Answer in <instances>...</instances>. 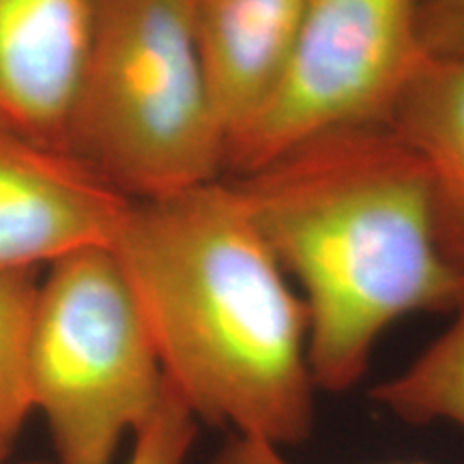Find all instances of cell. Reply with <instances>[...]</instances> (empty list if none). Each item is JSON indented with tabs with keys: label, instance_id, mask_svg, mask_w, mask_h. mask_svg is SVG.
Masks as SVG:
<instances>
[{
	"label": "cell",
	"instance_id": "cell-15",
	"mask_svg": "<svg viewBox=\"0 0 464 464\" xmlns=\"http://www.w3.org/2000/svg\"><path fill=\"white\" fill-rule=\"evenodd\" d=\"M0 464H11L9 462V451L0 450ZM15 464H44V462H15Z\"/></svg>",
	"mask_w": 464,
	"mask_h": 464
},
{
	"label": "cell",
	"instance_id": "cell-11",
	"mask_svg": "<svg viewBox=\"0 0 464 464\" xmlns=\"http://www.w3.org/2000/svg\"><path fill=\"white\" fill-rule=\"evenodd\" d=\"M39 280V269L33 266L0 269V450L5 451H11L33 411L28 334Z\"/></svg>",
	"mask_w": 464,
	"mask_h": 464
},
{
	"label": "cell",
	"instance_id": "cell-13",
	"mask_svg": "<svg viewBox=\"0 0 464 464\" xmlns=\"http://www.w3.org/2000/svg\"><path fill=\"white\" fill-rule=\"evenodd\" d=\"M420 34L426 56L464 61V0H421Z\"/></svg>",
	"mask_w": 464,
	"mask_h": 464
},
{
	"label": "cell",
	"instance_id": "cell-7",
	"mask_svg": "<svg viewBox=\"0 0 464 464\" xmlns=\"http://www.w3.org/2000/svg\"><path fill=\"white\" fill-rule=\"evenodd\" d=\"M100 0H0V119L65 149Z\"/></svg>",
	"mask_w": 464,
	"mask_h": 464
},
{
	"label": "cell",
	"instance_id": "cell-8",
	"mask_svg": "<svg viewBox=\"0 0 464 464\" xmlns=\"http://www.w3.org/2000/svg\"><path fill=\"white\" fill-rule=\"evenodd\" d=\"M189 7L228 153L280 84L305 0H189Z\"/></svg>",
	"mask_w": 464,
	"mask_h": 464
},
{
	"label": "cell",
	"instance_id": "cell-10",
	"mask_svg": "<svg viewBox=\"0 0 464 464\" xmlns=\"http://www.w3.org/2000/svg\"><path fill=\"white\" fill-rule=\"evenodd\" d=\"M370 393L381 409L406 423L443 421L464 430V293L448 327Z\"/></svg>",
	"mask_w": 464,
	"mask_h": 464
},
{
	"label": "cell",
	"instance_id": "cell-2",
	"mask_svg": "<svg viewBox=\"0 0 464 464\" xmlns=\"http://www.w3.org/2000/svg\"><path fill=\"white\" fill-rule=\"evenodd\" d=\"M226 179L304 301L318 392H351L392 324L462 297L426 172L387 123L324 133Z\"/></svg>",
	"mask_w": 464,
	"mask_h": 464
},
{
	"label": "cell",
	"instance_id": "cell-5",
	"mask_svg": "<svg viewBox=\"0 0 464 464\" xmlns=\"http://www.w3.org/2000/svg\"><path fill=\"white\" fill-rule=\"evenodd\" d=\"M421 0H305L280 84L230 144L226 177L348 127L387 123L423 58Z\"/></svg>",
	"mask_w": 464,
	"mask_h": 464
},
{
	"label": "cell",
	"instance_id": "cell-12",
	"mask_svg": "<svg viewBox=\"0 0 464 464\" xmlns=\"http://www.w3.org/2000/svg\"><path fill=\"white\" fill-rule=\"evenodd\" d=\"M198 426V420L168 385L160 409L142 430L133 434L127 464H188Z\"/></svg>",
	"mask_w": 464,
	"mask_h": 464
},
{
	"label": "cell",
	"instance_id": "cell-14",
	"mask_svg": "<svg viewBox=\"0 0 464 464\" xmlns=\"http://www.w3.org/2000/svg\"><path fill=\"white\" fill-rule=\"evenodd\" d=\"M211 464H295L286 451L269 443L249 440L241 437H228L218 450ZM392 464H421V462H392Z\"/></svg>",
	"mask_w": 464,
	"mask_h": 464
},
{
	"label": "cell",
	"instance_id": "cell-1",
	"mask_svg": "<svg viewBox=\"0 0 464 464\" xmlns=\"http://www.w3.org/2000/svg\"><path fill=\"white\" fill-rule=\"evenodd\" d=\"M112 252L198 423L277 450L310 439L305 305L228 179L131 202Z\"/></svg>",
	"mask_w": 464,
	"mask_h": 464
},
{
	"label": "cell",
	"instance_id": "cell-9",
	"mask_svg": "<svg viewBox=\"0 0 464 464\" xmlns=\"http://www.w3.org/2000/svg\"><path fill=\"white\" fill-rule=\"evenodd\" d=\"M387 125L420 160L440 246L464 274V61L423 54Z\"/></svg>",
	"mask_w": 464,
	"mask_h": 464
},
{
	"label": "cell",
	"instance_id": "cell-4",
	"mask_svg": "<svg viewBox=\"0 0 464 464\" xmlns=\"http://www.w3.org/2000/svg\"><path fill=\"white\" fill-rule=\"evenodd\" d=\"M28 334V390L56 464H114L160 409L166 376L112 247L48 265Z\"/></svg>",
	"mask_w": 464,
	"mask_h": 464
},
{
	"label": "cell",
	"instance_id": "cell-6",
	"mask_svg": "<svg viewBox=\"0 0 464 464\" xmlns=\"http://www.w3.org/2000/svg\"><path fill=\"white\" fill-rule=\"evenodd\" d=\"M131 202L69 150L0 119V269L112 247Z\"/></svg>",
	"mask_w": 464,
	"mask_h": 464
},
{
	"label": "cell",
	"instance_id": "cell-3",
	"mask_svg": "<svg viewBox=\"0 0 464 464\" xmlns=\"http://www.w3.org/2000/svg\"><path fill=\"white\" fill-rule=\"evenodd\" d=\"M65 149L130 200L226 177L189 0H100Z\"/></svg>",
	"mask_w": 464,
	"mask_h": 464
}]
</instances>
